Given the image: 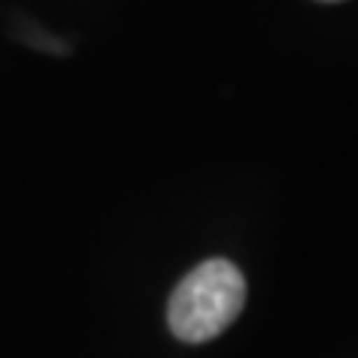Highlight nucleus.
<instances>
[{
  "instance_id": "obj_1",
  "label": "nucleus",
  "mask_w": 358,
  "mask_h": 358,
  "mask_svg": "<svg viewBox=\"0 0 358 358\" xmlns=\"http://www.w3.org/2000/svg\"><path fill=\"white\" fill-rule=\"evenodd\" d=\"M245 293V278L230 260H206L173 289L167 322L185 343L212 341L242 313Z\"/></svg>"
}]
</instances>
